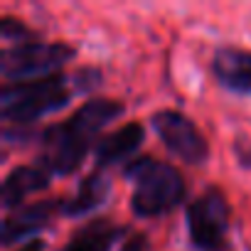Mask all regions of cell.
<instances>
[{
    "label": "cell",
    "instance_id": "cell-1",
    "mask_svg": "<svg viewBox=\"0 0 251 251\" xmlns=\"http://www.w3.org/2000/svg\"><path fill=\"white\" fill-rule=\"evenodd\" d=\"M123 113V103L113 99H89L67 121L54 123L42 133V168L50 175H72L84 163L94 138Z\"/></svg>",
    "mask_w": 251,
    "mask_h": 251
},
{
    "label": "cell",
    "instance_id": "cell-2",
    "mask_svg": "<svg viewBox=\"0 0 251 251\" xmlns=\"http://www.w3.org/2000/svg\"><path fill=\"white\" fill-rule=\"evenodd\" d=\"M123 175L133 182L131 212L143 219H153L173 212L187 195L182 173L175 165L165 160H155L151 155L131 160L126 165Z\"/></svg>",
    "mask_w": 251,
    "mask_h": 251
},
{
    "label": "cell",
    "instance_id": "cell-3",
    "mask_svg": "<svg viewBox=\"0 0 251 251\" xmlns=\"http://www.w3.org/2000/svg\"><path fill=\"white\" fill-rule=\"evenodd\" d=\"M72 89H76V81H72L62 72L32 81L3 84V89H0L3 121L20 126L42 118L47 113H54L72 101Z\"/></svg>",
    "mask_w": 251,
    "mask_h": 251
},
{
    "label": "cell",
    "instance_id": "cell-4",
    "mask_svg": "<svg viewBox=\"0 0 251 251\" xmlns=\"http://www.w3.org/2000/svg\"><path fill=\"white\" fill-rule=\"evenodd\" d=\"M74 57V47L64 42H42L32 40L25 45L5 47L0 52V74L3 84L15 81H32L50 74H57V69Z\"/></svg>",
    "mask_w": 251,
    "mask_h": 251
},
{
    "label": "cell",
    "instance_id": "cell-5",
    "mask_svg": "<svg viewBox=\"0 0 251 251\" xmlns=\"http://www.w3.org/2000/svg\"><path fill=\"white\" fill-rule=\"evenodd\" d=\"M190 241L200 251H224L229 234V202L219 187H207L185 212Z\"/></svg>",
    "mask_w": 251,
    "mask_h": 251
},
{
    "label": "cell",
    "instance_id": "cell-6",
    "mask_svg": "<svg viewBox=\"0 0 251 251\" xmlns=\"http://www.w3.org/2000/svg\"><path fill=\"white\" fill-rule=\"evenodd\" d=\"M153 128L158 133V138L163 141V146L180 158L187 165H202L209 155V146L207 138L202 136V131L192 123V118H187L182 111H173V108H163L158 113H153L151 118Z\"/></svg>",
    "mask_w": 251,
    "mask_h": 251
},
{
    "label": "cell",
    "instance_id": "cell-7",
    "mask_svg": "<svg viewBox=\"0 0 251 251\" xmlns=\"http://www.w3.org/2000/svg\"><path fill=\"white\" fill-rule=\"evenodd\" d=\"M62 204L64 202H57V200H42L8 214L3 222V244L10 246L13 241H20V239H30V241L37 239L35 234H40V229H45L50 219L57 212H62Z\"/></svg>",
    "mask_w": 251,
    "mask_h": 251
},
{
    "label": "cell",
    "instance_id": "cell-8",
    "mask_svg": "<svg viewBox=\"0 0 251 251\" xmlns=\"http://www.w3.org/2000/svg\"><path fill=\"white\" fill-rule=\"evenodd\" d=\"M212 74L219 86L234 94H251V52L219 47L212 57Z\"/></svg>",
    "mask_w": 251,
    "mask_h": 251
},
{
    "label": "cell",
    "instance_id": "cell-9",
    "mask_svg": "<svg viewBox=\"0 0 251 251\" xmlns=\"http://www.w3.org/2000/svg\"><path fill=\"white\" fill-rule=\"evenodd\" d=\"M143 126L131 121L123 123L121 128L111 131L108 136H103L96 146H94V155H96V165L99 168H108V165H118L123 160H128L143 143Z\"/></svg>",
    "mask_w": 251,
    "mask_h": 251
},
{
    "label": "cell",
    "instance_id": "cell-10",
    "mask_svg": "<svg viewBox=\"0 0 251 251\" xmlns=\"http://www.w3.org/2000/svg\"><path fill=\"white\" fill-rule=\"evenodd\" d=\"M50 185V173L42 165H18L15 170L8 173L3 182V207L13 209L25 202L32 192L47 190Z\"/></svg>",
    "mask_w": 251,
    "mask_h": 251
},
{
    "label": "cell",
    "instance_id": "cell-11",
    "mask_svg": "<svg viewBox=\"0 0 251 251\" xmlns=\"http://www.w3.org/2000/svg\"><path fill=\"white\" fill-rule=\"evenodd\" d=\"M123 231L126 229L121 224H113V222L99 217V219L86 222L79 231H74V236L67 241L64 251H111Z\"/></svg>",
    "mask_w": 251,
    "mask_h": 251
},
{
    "label": "cell",
    "instance_id": "cell-12",
    "mask_svg": "<svg viewBox=\"0 0 251 251\" xmlns=\"http://www.w3.org/2000/svg\"><path fill=\"white\" fill-rule=\"evenodd\" d=\"M108 177L101 173H91L81 180L79 190L74 192V197H69L62 204V212L67 217H84L89 212H94L96 207H101L108 197Z\"/></svg>",
    "mask_w": 251,
    "mask_h": 251
},
{
    "label": "cell",
    "instance_id": "cell-13",
    "mask_svg": "<svg viewBox=\"0 0 251 251\" xmlns=\"http://www.w3.org/2000/svg\"><path fill=\"white\" fill-rule=\"evenodd\" d=\"M0 35H3V40L10 42V47L37 40V37H35L20 20H15V18H3V20H0Z\"/></svg>",
    "mask_w": 251,
    "mask_h": 251
},
{
    "label": "cell",
    "instance_id": "cell-14",
    "mask_svg": "<svg viewBox=\"0 0 251 251\" xmlns=\"http://www.w3.org/2000/svg\"><path fill=\"white\" fill-rule=\"evenodd\" d=\"M121 251H151V244H148V236L146 234H133L126 239V244L121 246Z\"/></svg>",
    "mask_w": 251,
    "mask_h": 251
},
{
    "label": "cell",
    "instance_id": "cell-15",
    "mask_svg": "<svg viewBox=\"0 0 251 251\" xmlns=\"http://www.w3.org/2000/svg\"><path fill=\"white\" fill-rule=\"evenodd\" d=\"M236 158H239V163H241L246 170H251V146H249V148L241 146V148L236 151Z\"/></svg>",
    "mask_w": 251,
    "mask_h": 251
},
{
    "label": "cell",
    "instance_id": "cell-16",
    "mask_svg": "<svg viewBox=\"0 0 251 251\" xmlns=\"http://www.w3.org/2000/svg\"><path fill=\"white\" fill-rule=\"evenodd\" d=\"M18 251H45V241H42V239H32V241L23 244Z\"/></svg>",
    "mask_w": 251,
    "mask_h": 251
}]
</instances>
